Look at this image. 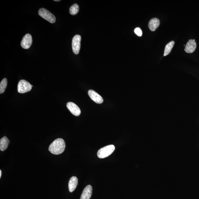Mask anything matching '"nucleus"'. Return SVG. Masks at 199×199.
<instances>
[{"label": "nucleus", "mask_w": 199, "mask_h": 199, "mask_svg": "<svg viewBox=\"0 0 199 199\" xmlns=\"http://www.w3.org/2000/svg\"><path fill=\"white\" fill-rule=\"evenodd\" d=\"M92 189L91 185H87L83 190L80 199H90L92 194Z\"/></svg>", "instance_id": "obj_10"}, {"label": "nucleus", "mask_w": 199, "mask_h": 199, "mask_svg": "<svg viewBox=\"0 0 199 199\" xmlns=\"http://www.w3.org/2000/svg\"><path fill=\"white\" fill-rule=\"evenodd\" d=\"M115 149V146L111 145L102 148L98 151L97 155L98 158L103 159L106 158L111 155Z\"/></svg>", "instance_id": "obj_2"}, {"label": "nucleus", "mask_w": 199, "mask_h": 199, "mask_svg": "<svg viewBox=\"0 0 199 199\" xmlns=\"http://www.w3.org/2000/svg\"><path fill=\"white\" fill-rule=\"evenodd\" d=\"M78 184V179L75 176H73L70 179L68 187H69V191L70 192H73L74 191Z\"/></svg>", "instance_id": "obj_12"}, {"label": "nucleus", "mask_w": 199, "mask_h": 199, "mask_svg": "<svg viewBox=\"0 0 199 199\" xmlns=\"http://www.w3.org/2000/svg\"><path fill=\"white\" fill-rule=\"evenodd\" d=\"M134 32L138 36L141 37L143 35V32H142V30L139 27L135 28V29L134 30Z\"/></svg>", "instance_id": "obj_17"}, {"label": "nucleus", "mask_w": 199, "mask_h": 199, "mask_svg": "<svg viewBox=\"0 0 199 199\" xmlns=\"http://www.w3.org/2000/svg\"><path fill=\"white\" fill-rule=\"evenodd\" d=\"M2 176V171L1 170H0V178H1Z\"/></svg>", "instance_id": "obj_18"}, {"label": "nucleus", "mask_w": 199, "mask_h": 199, "mask_svg": "<svg viewBox=\"0 0 199 199\" xmlns=\"http://www.w3.org/2000/svg\"><path fill=\"white\" fill-rule=\"evenodd\" d=\"M65 141L62 138H58L55 140L49 147V151L52 154L58 155L64 152L65 148Z\"/></svg>", "instance_id": "obj_1"}, {"label": "nucleus", "mask_w": 199, "mask_h": 199, "mask_svg": "<svg viewBox=\"0 0 199 199\" xmlns=\"http://www.w3.org/2000/svg\"><path fill=\"white\" fill-rule=\"evenodd\" d=\"M31 86H32V87H33V85H31Z\"/></svg>", "instance_id": "obj_20"}, {"label": "nucleus", "mask_w": 199, "mask_h": 199, "mask_svg": "<svg viewBox=\"0 0 199 199\" xmlns=\"http://www.w3.org/2000/svg\"><path fill=\"white\" fill-rule=\"evenodd\" d=\"M197 44L195 39H189L185 45L184 50L187 53H192L196 48Z\"/></svg>", "instance_id": "obj_9"}, {"label": "nucleus", "mask_w": 199, "mask_h": 199, "mask_svg": "<svg viewBox=\"0 0 199 199\" xmlns=\"http://www.w3.org/2000/svg\"><path fill=\"white\" fill-rule=\"evenodd\" d=\"M31 85L24 80L19 81L18 86V92L20 93H24L30 91L31 90Z\"/></svg>", "instance_id": "obj_4"}, {"label": "nucleus", "mask_w": 199, "mask_h": 199, "mask_svg": "<svg viewBox=\"0 0 199 199\" xmlns=\"http://www.w3.org/2000/svg\"><path fill=\"white\" fill-rule=\"evenodd\" d=\"M174 42L172 41L168 43L166 45L165 48L164 52V56H166L169 54L171 52L172 49L173 48L174 44Z\"/></svg>", "instance_id": "obj_14"}, {"label": "nucleus", "mask_w": 199, "mask_h": 199, "mask_svg": "<svg viewBox=\"0 0 199 199\" xmlns=\"http://www.w3.org/2000/svg\"><path fill=\"white\" fill-rule=\"evenodd\" d=\"M54 1H56V2H58V1H60V0H54Z\"/></svg>", "instance_id": "obj_19"}, {"label": "nucleus", "mask_w": 199, "mask_h": 199, "mask_svg": "<svg viewBox=\"0 0 199 199\" xmlns=\"http://www.w3.org/2000/svg\"><path fill=\"white\" fill-rule=\"evenodd\" d=\"M10 143V141L6 136H4L0 139V150L2 151L6 150L7 149Z\"/></svg>", "instance_id": "obj_13"}, {"label": "nucleus", "mask_w": 199, "mask_h": 199, "mask_svg": "<svg viewBox=\"0 0 199 199\" xmlns=\"http://www.w3.org/2000/svg\"><path fill=\"white\" fill-rule=\"evenodd\" d=\"M81 35H76L73 37L72 41V48L75 54H78L81 48Z\"/></svg>", "instance_id": "obj_5"}, {"label": "nucleus", "mask_w": 199, "mask_h": 199, "mask_svg": "<svg viewBox=\"0 0 199 199\" xmlns=\"http://www.w3.org/2000/svg\"><path fill=\"white\" fill-rule=\"evenodd\" d=\"M66 106L72 114L76 116H78L81 114V111L78 106L73 102H69L67 103Z\"/></svg>", "instance_id": "obj_7"}, {"label": "nucleus", "mask_w": 199, "mask_h": 199, "mask_svg": "<svg viewBox=\"0 0 199 199\" xmlns=\"http://www.w3.org/2000/svg\"><path fill=\"white\" fill-rule=\"evenodd\" d=\"M79 5L77 4H74L72 5L70 7L69 9L70 14L73 15H75L77 14L79 12Z\"/></svg>", "instance_id": "obj_15"}, {"label": "nucleus", "mask_w": 199, "mask_h": 199, "mask_svg": "<svg viewBox=\"0 0 199 199\" xmlns=\"http://www.w3.org/2000/svg\"><path fill=\"white\" fill-rule=\"evenodd\" d=\"M88 95L92 100L95 103L102 104L103 103V99L102 97L94 90H90L88 91Z\"/></svg>", "instance_id": "obj_8"}, {"label": "nucleus", "mask_w": 199, "mask_h": 199, "mask_svg": "<svg viewBox=\"0 0 199 199\" xmlns=\"http://www.w3.org/2000/svg\"><path fill=\"white\" fill-rule=\"evenodd\" d=\"M32 43H33V39H32V36L29 34H27L24 36L23 39L21 42V45L23 48L28 49L31 46Z\"/></svg>", "instance_id": "obj_6"}, {"label": "nucleus", "mask_w": 199, "mask_h": 199, "mask_svg": "<svg viewBox=\"0 0 199 199\" xmlns=\"http://www.w3.org/2000/svg\"><path fill=\"white\" fill-rule=\"evenodd\" d=\"M160 22L158 19L154 18L149 21L148 27L151 31H154L160 25Z\"/></svg>", "instance_id": "obj_11"}, {"label": "nucleus", "mask_w": 199, "mask_h": 199, "mask_svg": "<svg viewBox=\"0 0 199 199\" xmlns=\"http://www.w3.org/2000/svg\"><path fill=\"white\" fill-rule=\"evenodd\" d=\"M39 14L41 16L50 23H54L56 22L54 15L50 11L44 8H41L39 11Z\"/></svg>", "instance_id": "obj_3"}, {"label": "nucleus", "mask_w": 199, "mask_h": 199, "mask_svg": "<svg viewBox=\"0 0 199 199\" xmlns=\"http://www.w3.org/2000/svg\"><path fill=\"white\" fill-rule=\"evenodd\" d=\"M7 81L6 78H4L0 83V93L2 94L5 92L7 86Z\"/></svg>", "instance_id": "obj_16"}]
</instances>
